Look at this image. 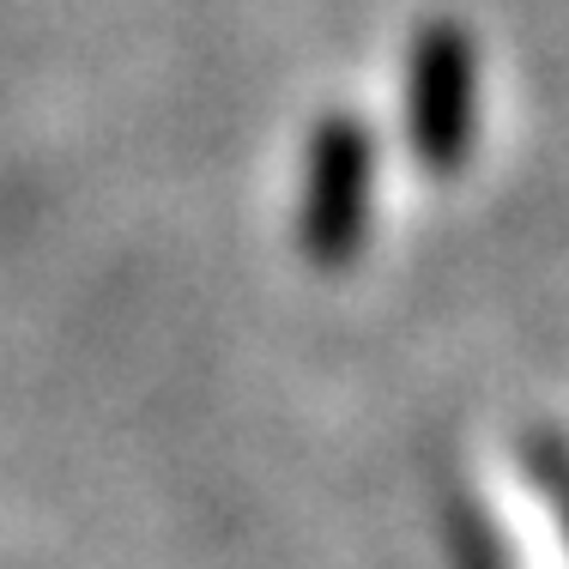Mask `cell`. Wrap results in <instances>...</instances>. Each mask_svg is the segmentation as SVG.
<instances>
[{
  "instance_id": "1",
  "label": "cell",
  "mask_w": 569,
  "mask_h": 569,
  "mask_svg": "<svg viewBox=\"0 0 569 569\" xmlns=\"http://www.w3.org/2000/svg\"><path fill=\"white\" fill-rule=\"evenodd\" d=\"M472 103H479V67L472 43L455 24H430L412 43V91H406V116H412V146L437 170L460 164L472 146Z\"/></svg>"
},
{
  "instance_id": "2",
  "label": "cell",
  "mask_w": 569,
  "mask_h": 569,
  "mask_svg": "<svg viewBox=\"0 0 569 569\" xmlns=\"http://www.w3.org/2000/svg\"><path fill=\"white\" fill-rule=\"evenodd\" d=\"M363 194H370V146L351 121H328L309 152L303 194V242L316 261H346L363 230Z\"/></svg>"
}]
</instances>
